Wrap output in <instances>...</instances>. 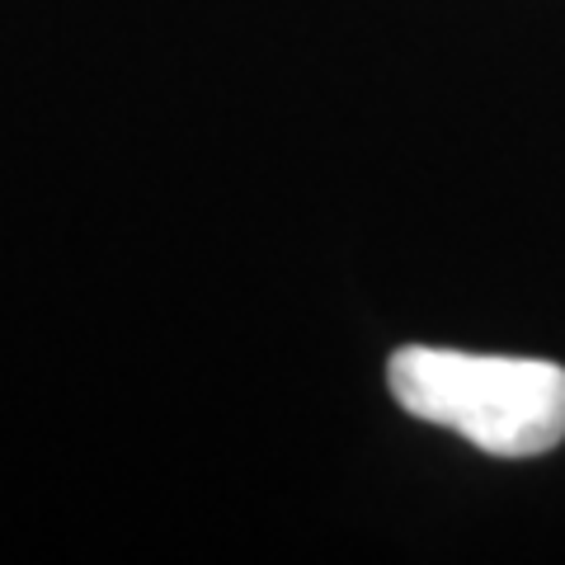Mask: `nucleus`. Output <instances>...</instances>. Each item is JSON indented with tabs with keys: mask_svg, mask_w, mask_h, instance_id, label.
I'll return each mask as SVG.
<instances>
[{
	"mask_svg": "<svg viewBox=\"0 0 565 565\" xmlns=\"http://www.w3.org/2000/svg\"><path fill=\"white\" fill-rule=\"evenodd\" d=\"M386 382L401 411L444 424L490 457H542L565 444V367L546 359L411 344L392 353Z\"/></svg>",
	"mask_w": 565,
	"mask_h": 565,
	"instance_id": "1",
	"label": "nucleus"
}]
</instances>
